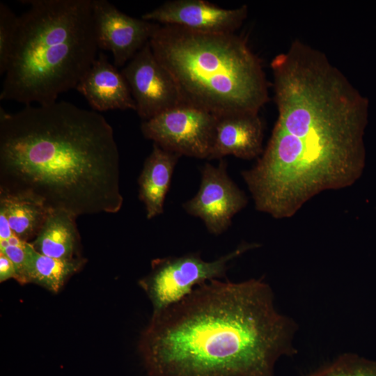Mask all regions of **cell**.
Wrapping results in <instances>:
<instances>
[{
  "label": "cell",
  "mask_w": 376,
  "mask_h": 376,
  "mask_svg": "<svg viewBox=\"0 0 376 376\" xmlns=\"http://www.w3.org/2000/svg\"><path fill=\"white\" fill-rule=\"evenodd\" d=\"M270 67L277 119L256 164L241 175L256 209L282 219L359 176L368 101L324 53L300 40Z\"/></svg>",
  "instance_id": "cell-1"
},
{
  "label": "cell",
  "mask_w": 376,
  "mask_h": 376,
  "mask_svg": "<svg viewBox=\"0 0 376 376\" xmlns=\"http://www.w3.org/2000/svg\"><path fill=\"white\" fill-rule=\"evenodd\" d=\"M297 331L263 278L214 279L152 313L139 350L149 376H274Z\"/></svg>",
  "instance_id": "cell-2"
},
{
  "label": "cell",
  "mask_w": 376,
  "mask_h": 376,
  "mask_svg": "<svg viewBox=\"0 0 376 376\" xmlns=\"http://www.w3.org/2000/svg\"><path fill=\"white\" fill-rule=\"evenodd\" d=\"M0 191L26 194L75 217L119 212L120 155L95 111L56 101L0 108Z\"/></svg>",
  "instance_id": "cell-3"
},
{
  "label": "cell",
  "mask_w": 376,
  "mask_h": 376,
  "mask_svg": "<svg viewBox=\"0 0 376 376\" xmlns=\"http://www.w3.org/2000/svg\"><path fill=\"white\" fill-rule=\"evenodd\" d=\"M5 72L1 100L47 104L77 86L99 49L92 0H29Z\"/></svg>",
  "instance_id": "cell-4"
},
{
  "label": "cell",
  "mask_w": 376,
  "mask_h": 376,
  "mask_svg": "<svg viewBox=\"0 0 376 376\" xmlns=\"http://www.w3.org/2000/svg\"><path fill=\"white\" fill-rule=\"evenodd\" d=\"M150 44L184 105L221 117L259 113L269 101L260 59L235 33H205L160 24Z\"/></svg>",
  "instance_id": "cell-5"
},
{
  "label": "cell",
  "mask_w": 376,
  "mask_h": 376,
  "mask_svg": "<svg viewBox=\"0 0 376 376\" xmlns=\"http://www.w3.org/2000/svg\"><path fill=\"white\" fill-rule=\"evenodd\" d=\"M255 244L244 243L212 261L198 252L158 258L151 261L150 272L139 281L153 311H160L188 296L197 286L214 279H226L229 263Z\"/></svg>",
  "instance_id": "cell-6"
},
{
  "label": "cell",
  "mask_w": 376,
  "mask_h": 376,
  "mask_svg": "<svg viewBox=\"0 0 376 376\" xmlns=\"http://www.w3.org/2000/svg\"><path fill=\"white\" fill-rule=\"evenodd\" d=\"M218 117L193 107L181 105L143 120L145 138L162 148L198 159H210Z\"/></svg>",
  "instance_id": "cell-7"
},
{
  "label": "cell",
  "mask_w": 376,
  "mask_h": 376,
  "mask_svg": "<svg viewBox=\"0 0 376 376\" xmlns=\"http://www.w3.org/2000/svg\"><path fill=\"white\" fill-rule=\"evenodd\" d=\"M227 162L217 166L205 163L201 167V180L196 194L182 204L190 215L200 218L207 231L219 235L230 226L233 217L247 204L246 194L231 180Z\"/></svg>",
  "instance_id": "cell-8"
},
{
  "label": "cell",
  "mask_w": 376,
  "mask_h": 376,
  "mask_svg": "<svg viewBox=\"0 0 376 376\" xmlns=\"http://www.w3.org/2000/svg\"><path fill=\"white\" fill-rule=\"evenodd\" d=\"M121 72L134 100L135 111L143 120L184 105L175 81L155 57L150 41Z\"/></svg>",
  "instance_id": "cell-9"
},
{
  "label": "cell",
  "mask_w": 376,
  "mask_h": 376,
  "mask_svg": "<svg viewBox=\"0 0 376 376\" xmlns=\"http://www.w3.org/2000/svg\"><path fill=\"white\" fill-rule=\"evenodd\" d=\"M92 8L98 47L111 52L116 67L127 63L160 26L129 16L106 0H92Z\"/></svg>",
  "instance_id": "cell-10"
},
{
  "label": "cell",
  "mask_w": 376,
  "mask_h": 376,
  "mask_svg": "<svg viewBox=\"0 0 376 376\" xmlns=\"http://www.w3.org/2000/svg\"><path fill=\"white\" fill-rule=\"evenodd\" d=\"M246 5L226 9L205 0H173L143 14V19L205 33H233L248 16Z\"/></svg>",
  "instance_id": "cell-11"
},
{
  "label": "cell",
  "mask_w": 376,
  "mask_h": 376,
  "mask_svg": "<svg viewBox=\"0 0 376 376\" xmlns=\"http://www.w3.org/2000/svg\"><path fill=\"white\" fill-rule=\"evenodd\" d=\"M96 111H136L130 87L121 72L100 53L75 88Z\"/></svg>",
  "instance_id": "cell-12"
},
{
  "label": "cell",
  "mask_w": 376,
  "mask_h": 376,
  "mask_svg": "<svg viewBox=\"0 0 376 376\" xmlns=\"http://www.w3.org/2000/svg\"><path fill=\"white\" fill-rule=\"evenodd\" d=\"M264 125L259 113L218 117L209 159L233 155L242 159L259 157L263 152Z\"/></svg>",
  "instance_id": "cell-13"
},
{
  "label": "cell",
  "mask_w": 376,
  "mask_h": 376,
  "mask_svg": "<svg viewBox=\"0 0 376 376\" xmlns=\"http://www.w3.org/2000/svg\"><path fill=\"white\" fill-rule=\"evenodd\" d=\"M180 157L153 143L138 179L139 198L145 205L148 219L163 213L165 198Z\"/></svg>",
  "instance_id": "cell-14"
},
{
  "label": "cell",
  "mask_w": 376,
  "mask_h": 376,
  "mask_svg": "<svg viewBox=\"0 0 376 376\" xmlns=\"http://www.w3.org/2000/svg\"><path fill=\"white\" fill-rule=\"evenodd\" d=\"M74 214L52 209L36 238L30 242L38 253L54 258L81 257L80 235Z\"/></svg>",
  "instance_id": "cell-15"
},
{
  "label": "cell",
  "mask_w": 376,
  "mask_h": 376,
  "mask_svg": "<svg viewBox=\"0 0 376 376\" xmlns=\"http://www.w3.org/2000/svg\"><path fill=\"white\" fill-rule=\"evenodd\" d=\"M51 210L34 196L0 191V210L5 213L13 234L25 242L36 238Z\"/></svg>",
  "instance_id": "cell-16"
},
{
  "label": "cell",
  "mask_w": 376,
  "mask_h": 376,
  "mask_svg": "<svg viewBox=\"0 0 376 376\" xmlns=\"http://www.w3.org/2000/svg\"><path fill=\"white\" fill-rule=\"evenodd\" d=\"M86 259H58L42 255L35 250L30 242L26 244V261L24 283H35L57 292L67 280L79 272Z\"/></svg>",
  "instance_id": "cell-17"
},
{
  "label": "cell",
  "mask_w": 376,
  "mask_h": 376,
  "mask_svg": "<svg viewBox=\"0 0 376 376\" xmlns=\"http://www.w3.org/2000/svg\"><path fill=\"white\" fill-rule=\"evenodd\" d=\"M305 376H376V361L343 353Z\"/></svg>",
  "instance_id": "cell-18"
},
{
  "label": "cell",
  "mask_w": 376,
  "mask_h": 376,
  "mask_svg": "<svg viewBox=\"0 0 376 376\" xmlns=\"http://www.w3.org/2000/svg\"><path fill=\"white\" fill-rule=\"evenodd\" d=\"M19 17L4 3H0V74L4 75L15 44Z\"/></svg>",
  "instance_id": "cell-19"
},
{
  "label": "cell",
  "mask_w": 376,
  "mask_h": 376,
  "mask_svg": "<svg viewBox=\"0 0 376 376\" xmlns=\"http://www.w3.org/2000/svg\"><path fill=\"white\" fill-rule=\"evenodd\" d=\"M26 243L13 244L6 240H0V253L8 258L14 265L16 271L15 279L19 283H24Z\"/></svg>",
  "instance_id": "cell-20"
},
{
  "label": "cell",
  "mask_w": 376,
  "mask_h": 376,
  "mask_svg": "<svg viewBox=\"0 0 376 376\" xmlns=\"http://www.w3.org/2000/svg\"><path fill=\"white\" fill-rule=\"evenodd\" d=\"M16 279V271L11 260L0 253V282Z\"/></svg>",
  "instance_id": "cell-21"
},
{
  "label": "cell",
  "mask_w": 376,
  "mask_h": 376,
  "mask_svg": "<svg viewBox=\"0 0 376 376\" xmlns=\"http://www.w3.org/2000/svg\"><path fill=\"white\" fill-rule=\"evenodd\" d=\"M15 235L5 213L0 210V240H8Z\"/></svg>",
  "instance_id": "cell-22"
}]
</instances>
